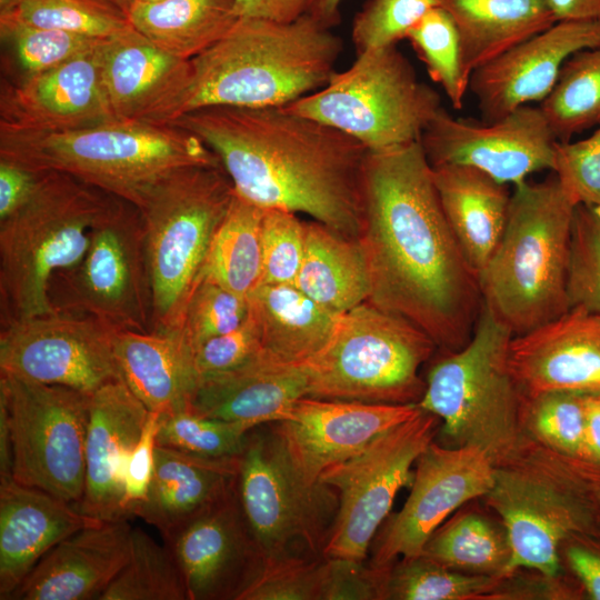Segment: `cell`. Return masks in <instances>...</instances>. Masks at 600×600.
I'll use <instances>...</instances> for the list:
<instances>
[{
  "label": "cell",
  "instance_id": "46",
  "mask_svg": "<svg viewBox=\"0 0 600 600\" xmlns=\"http://www.w3.org/2000/svg\"><path fill=\"white\" fill-rule=\"evenodd\" d=\"M1 37L14 50L24 76L58 67L91 51L103 40L68 31L0 20ZM106 40V39H104Z\"/></svg>",
  "mask_w": 600,
  "mask_h": 600
},
{
  "label": "cell",
  "instance_id": "26",
  "mask_svg": "<svg viewBox=\"0 0 600 600\" xmlns=\"http://www.w3.org/2000/svg\"><path fill=\"white\" fill-rule=\"evenodd\" d=\"M128 519L82 528L57 543L34 566L11 600H99L128 562Z\"/></svg>",
  "mask_w": 600,
  "mask_h": 600
},
{
  "label": "cell",
  "instance_id": "38",
  "mask_svg": "<svg viewBox=\"0 0 600 600\" xmlns=\"http://www.w3.org/2000/svg\"><path fill=\"white\" fill-rule=\"evenodd\" d=\"M514 578L459 572L420 554L390 566L386 600H517Z\"/></svg>",
  "mask_w": 600,
  "mask_h": 600
},
{
  "label": "cell",
  "instance_id": "33",
  "mask_svg": "<svg viewBox=\"0 0 600 600\" xmlns=\"http://www.w3.org/2000/svg\"><path fill=\"white\" fill-rule=\"evenodd\" d=\"M453 18L469 79L482 64L552 27L548 0H440Z\"/></svg>",
  "mask_w": 600,
  "mask_h": 600
},
{
  "label": "cell",
  "instance_id": "2",
  "mask_svg": "<svg viewBox=\"0 0 600 600\" xmlns=\"http://www.w3.org/2000/svg\"><path fill=\"white\" fill-rule=\"evenodd\" d=\"M171 126L192 132L216 153L243 200L302 212L360 238L369 150L350 136L284 107L210 106Z\"/></svg>",
  "mask_w": 600,
  "mask_h": 600
},
{
  "label": "cell",
  "instance_id": "60",
  "mask_svg": "<svg viewBox=\"0 0 600 600\" xmlns=\"http://www.w3.org/2000/svg\"><path fill=\"white\" fill-rule=\"evenodd\" d=\"M570 461L588 493L600 524V464L574 458H570Z\"/></svg>",
  "mask_w": 600,
  "mask_h": 600
},
{
  "label": "cell",
  "instance_id": "48",
  "mask_svg": "<svg viewBox=\"0 0 600 600\" xmlns=\"http://www.w3.org/2000/svg\"><path fill=\"white\" fill-rule=\"evenodd\" d=\"M440 0H369L356 14L351 39L357 54L397 44Z\"/></svg>",
  "mask_w": 600,
  "mask_h": 600
},
{
  "label": "cell",
  "instance_id": "50",
  "mask_svg": "<svg viewBox=\"0 0 600 600\" xmlns=\"http://www.w3.org/2000/svg\"><path fill=\"white\" fill-rule=\"evenodd\" d=\"M261 251L260 283L293 284L304 253V222L293 212L264 209Z\"/></svg>",
  "mask_w": 600,
  "mask_h": 600
},
{
  "label": "cell",
  "instance_id": "15",
  "mask_svg": "<svg viewBox=\"0 0 600 600\" xmlns=\"http://www.w3.org/2000/svg\"><path fill=\"white\" fill-rule=\"evenodd\" d=\"M248 432L240 454L237 494L261 558L288 556L299 540L322 548L338 510V494L296 470L273 431Z\"/></svg>",
  "mask_w": 600,
  "mask_h": 600
},
{
  "label": "cell",
  "instance_id": "29",
  "mask_svg": "<svg viewBox=\"0 0 600 600\" xmlns=\"http://www.w3.org/2000/svg\"><path fill=\"white\" fill-rule=\"evenodd\" d=\"M239 464L240 456L206 458L157 444L149 490L131 517L154 527L167 541L236 489Z\"/></svg>",
  "mask_w": 600,
  "mask_h": 600
},
{
  "label": "cell",
  "instance_id": "20",
  "mask_svg": "<svg viewBox=\"0 0 600 600\" xmlns=\"http://www.w3.org/2000/svg\"><path fill=\"white\" fill-rule=\"evenodd\" d=\"M107 100L117 121L171 126L184 113L192 63L172 56L133 27L101 47Z\"/></svg>",
  "mask_w": 600,
  "mask_h": 600
},
{
  "label": "cell",
  "instance_id": "22",
  "mask_svg": "<svg viewBox=\"0 0 600 600\" xmlns=\"http://www.w3.org/2000/svg\"><path fill=\"white\" fill-rule=\"evenodd\" d=\"M103 42L58 67L6 86L0 129L62 132L117 121L102 81Z\"/></svg>",
  "mask_w": 600,
  "mask_h": 600
},
{
  "label": "cell",
  "instance_id": "7",
  "mask_svg": "<svg viewBox=\"0 0 600 600\" xmlns=\"http://www.w3.org/2000/svg\"><path fill=\"white\" fill-rule=\"evenodd\" d=\"M512 331L483 303L466 346L444 352L430 369L420 409L440 419L448 447H477L494 467L526 447L521 394L508 362Z\"/></svg>",
  "mask_w": 600,
  "mask_h": 600
},
{
  "label": "cell",
  "instance_id": "35",
  "mask_svg": "<svg viewBox=\"0 0 600 600\" xmlns=\"http://www.w3.org/2000/svg\"><path fill=\"white\" fill-rule=\"evenodd\" d=\"M127 17L158 48L186 60L217 43L239 19L234 0L132 2Z\"/></svg>",
  "mask_w": 600,
  "mask_h": 600
},
{
  "label": "cell",
  "instance_id": "32",
  "mask_svg": "<svg viewBox=\"0 0 600 600\" xmlns=\"http://www.w3.org/2000/svg\"><path fill=\"white\" fill-rule=\"evenodd\" d=\"M247 300L262 348L289 363L301 364L316 356L340 314L289 283H259Z\"/></svg>",
  "mask_w": 600,
  "mask_h": 600
},
{
  "label": "cell",
  "instance_id": "36",
  "mask_svg": "<svg viewBox=\"0 0 600 600\" xmlns=\"http://www.w3.org/2000/svg\"><path fill=\"white\" fill-rule=\"evenodd\" d=\"M471 502L431 534L421 556L459 572L510 576L511 546L502 520L488 506Z\"/></svg>",
  "mask_w": 600,
  "mask_h": 600
},
{
  "label": "cell",
  "instance_id": "58",
  "mask_svg": "<svg viewBox=\"0 0 600 600\" xmlns=\"http://www.w3.org/2000/svg\"><path fill=\"white\" fill-rule=\"evenodd\" d=\"M557 21H600V0H548Z\"/></svg>",
  "mask_w": 600,
  "mask_h": 600
},
{
  "label": "cell",
  "instance_id": "6",
  "mask_svg": "<svg viewBox=\"0 0 600 600\" xmlns=\"http://www.w3.org/2000/svg\"><path fill=\"white\" fill-rule=\"evenodd\" d=\"M120 198L68 173L42 171L31 198L0 221L1 328L53 311L50 278L76 266Z\"/></svg>",
  "mask_w": 600,
  "mask_h": 600
},
{
  "label": "cell",
  "instance_id": "8",
  "mask_svg": "<svg viewBox=\"0 0 600 600\" xmlns=\"http://www.w3.org/2000/svg\"><path fill=\"white\" fill-rule=\"evenodd\" d=\"M233 196L221 163L196 164L168 174L139 207L152 288V332L180 328L212 238Z\"/></svg>",
  "mask_w": 600,
  "mask_h": 600
},
{
  "label": "cell",
  "instance_id": "27",
  "mask_svg": "<svg viewBox=\"0 0 600 600\" xmlns=\"http://www.w3.org/2000/svg\"><path fill=\"white\" fill-rule=\"evenodd\" d=\"M308 397L304 368L264 349L241 366L198 380L193 412L252 430L287 418L294 402Z\"/></svg>",
  "mask_w": 600,
  "mask_h": 600
},
{
  "label": "cell",
  "instance_id": "10",
  "mask_svg": "<svg viewBox=\"0 0 600 600\" xmlns=\"http://www.w3.org/2000/svg\"><path fill=\"white\" fill-rule=\"evenodd\" d=\"M503 522L511 546L508 572L566 574L559 549L571 534L600 532L593 506L567 457L528 440L520 454L494 467L482 498Z\"/></svg>",
  "mask_w": 600,
  "mask_h": 600
},
{
  "label": "cell",
  "instance_id": "3",
  "mask_svg": "<svg viewBox=\"0 0 600 600\" xmlns=\"http://www.w3.org/2000/svg\"><path fill=\"white\" fill-rule=\"evenodd\" d=\"M342 49L341 38L308 12L290 22L239 18L191 59L184 113L210 106L284 107L324 87Z\"/></svg>",
  "mask_w": 600,
  "mask_h": 600
},
{
  "label": "cell",
  "instance_id": "12",
  "mask_svg": "<svg viewBox=\"0 0 600 600\" xmlns=\"http://www.w3.org/2000/svg\"><path fill=\"white\" fill-rule=\"evenodd\" d=\"M56 311L98 319L118 331L152 332L153 302L141 212L119 199L94 226L83 258L52 274Z\"/></svg>",
  "mask_w": 600,
  "mask_h": 600
},
{
  "label": "cell",
  "instance_id": "28",
  "mask_svg": "<svg viewBox=\"0 0 600 600\" xmlns=\"http://www.w3.org/2000/svg\"><path fill=\"white\" fill-rule=\"evenodd\" d=\"M101 522L44 490L13 478L0 481V599L10 600L57 543Z\"/></svg>",
  "mask_w": 600,
  "mask_h": 600
},
{
  "label": "cell",
  "instance_id": "17",
  "mask_svg": "<svg viewBox=\"0 0 600 600\" xmlns=\"http://www.w3.org/2000/svg\"><path fill=\"white\" fill-rule=\"evenodd\" d=\"M493 482L494 464L481 449L433 440L416 461L408 499L377 533L371 564L420 556L431 534L462 506L482 499Z\"/></svg>",
  "mask_w": 600,
  "mask_h": 600
},
{
  "label": "cell",
  "instance_id": "55",
  "mask_svg": "<svg viewBox=\"0 0 600 600\" xmlns=\"http://www.w3.org/2000/svg\"><path fill=\"white\" fill-rule=\"evenodd\" d=\"M158 427L159 414L150 412L140 439L127 463L124 510L128 518L131 517L133 507L144 499L151 483L154 469Z\"/></svg>",
  "mask_w": 600,
  "mask_h": 600
},
{
  "label": "cell",
  "instance_id": "49",
  "mask_svg": "<svg viewBox=\"0 0 600 600\" xmlns=\"http://www.w3.org/2000/svg\"><path fill=\"white\" fill-rule=\"evenodd\" d=\"M322 562L261 558L238 600H320Z\"/></svg>",
  "mask_w": 600,
  "mask_h": 600
},
{
  "label": "cell",
  "instance_id": "64",
  "mask_svg": "<svg viewBox=\"0 0 600 600\" xmlns=\"http://www.w3.org/2000/svg\"><path fill=\"white\" fill-rule=\"evenodd\" d=\"M11 0H1V6L10 2Z\"/></svg>",
  "mask_w": 600,
  "mask_h": 600
},
{
  "label": "cell",
  "instance_id": "47",
  "mask_svg": "<svg viewBox=\"0 0 600 600\" xmlns=\"http://www.w3.org/2000/svg\"><path fill=\"white\" fill-rule=\"evenodd\" d=\"M247 316V298L200 277L187 302L179 329L194 353L207 340L238 328Z\"/></svg>",
  "mask_w": 600,
  "mask_h": 600
},
{
  "label": "cell",
  "instance_id": "14",
  "mask_svg": "<svg viewBox=\"0 0 600 600\" xmlns=\"http://www.w3.org/2000/svg\"><path fill=\"white\" fill-rule=\"evenodd\" d=\"M440 419L420 410L372 440L349 459L328 467L319 481L338 494V510L323 546L324 558L362 562L379 528L390 516L412 467L436 439Z\"/></svg>",
  "mask_w": 600,
  "mask_h": 600
},
{
  "label": "cell",
  "instance_id": "42",
  "mask_svg": "<svg viewBox=\"0 0 600 600\" xmlns=\"http://www.w3.org/2000/svg\"><path fill=\"white\" fill-rule=\"evenodd\" d=\"M520 418L533 442L566 457L588 460L586 396L566 391L521 396Z\"/></svg>",
  "mask_w": 600,
  "mask_h": 600
},
{
  "label": "cell",
  "instance_id": "19",
  "mask_svg": "<svg viewBox=\"0 0 600 600\" xmlns=\"http://www.w3.org/2000/svg\"><path fill=\"white\" fill-rule=\"evenodd\" d=\"M418 403L389 404L304 397L272 429L299 474L310 483L380 434L409 420Z\"/></svg>",
  "mask_w": 600,
  "mask_h": 600
},
{
  "label": "cell",
  "instance_id": "62",
  "mask_svg": "<svg viewBox=\"0 0 600 600\" xmlns=\"http://www.w3.org/2000/svg\"><path fill=\"white\" fill-rule=\"evenodd\" d=\"M103 1L117 7L118 9L122 10L126 14L130 7V0H103Z\"/></svg>",
  "mask_w": 600,
  "mask_h": 600
},
{
  "label": "cell",
  "instance_id": "51",
  "mask_svg": "<svg viewBox=\"0 0 600 600\" xmlns=\"http://www.w3.org/2000/svg\"><path fill=\"white\" fill-rule=\"evenodd\" d=\"M552 172L577 204L600 210V128L583 140L557 141Z\"/></svg>",
  "mask_w": 600,
  "mask_h": 600
},
{
  "label": "cell",
  "instance_id": "25",
  "mask_svg": "<svg viewBox=\"0 0 600 600\" xmlns=\"http://www.w3.org/2000/svg\"><path fill=\"white\" fill-rule=\"evenodd\" d=\"M150 411L122 379L91 394L86 439L84 490L77 506L101 521L128 519L124 477Z\"/></svg>",
  "mask_w": 600,
  "mask_h": 600
},
{
  "label": "cell",
  "instance_id": "44",
  "mask_svg": "<svg viewBox=\"0 0 600 600\" xmlns=\"http://www.w3.org/2000/svg\"><path fill=\"white\" fill-rule=\"evenodd\" d=\"M249 431L186 409L159 416L157 444L206 458H231L242 453Z\"/></svg>",
  "mask_w": 600,
  "mask_h": 600
},
{
  "label": "cell",
  "instance_id": "63",
  "mask_svg": "<svg viewBox=\"0 0 600 600\" xmlns=\"http://www.w3.org/2000/svg\"><path fill=\"white\" fill-rule=\"evenodd\" d=\"M156 1H160V0H130V4L132 2H156Z\"/></svg>",
  "mask_w": 600,
  "mask_h": 600
},
{
  "label": "cell",
  "instance_id": "24",
  "mask_svg": "<svg viewBox=\"0 0 600 600\" xmlns=\"http://www.w3.org/2000/svg\"><path fill=\"white\" fill-rule=\"evenodd\" d=\"M508 362L521 396L549 391L600 396V316L574 307L513 336Z\"/></svg>",
  "mask_w": 600,
  "mask_h": 600
},
{
  "label": "cell",
  "instance_id": "37",
  "mask_svg": "<svg viewBox=\"0 0 600 600\" xmlns=\"http://www.w3.org/2000/svg\"><path fill=\"white\" fill-rule=\"evenodd\" d=\"M264 209L239 196L231 204L210 243L200 277L247 298L262 274L261 227ZM199 277V278H200Z\"/></svg>",
  "mask_w": 600,
  "mask_h": 600
},
{
  "label": "cell",
  "instance_id": "9",
  "mask_svg": "<svg viewBox=\"0 0 600 600\" xmlns=\"http://www.w3.org/2000/svg\"><path fill=\"white\" fill-rule=\"evenodd\" d=\"M437 346L406 318L367 300L337 318L326 346L303 362L308 397L369 403H418L421 366Z\"/></svg>",
  "mask_w": 600,
  "mask_h": 600
},
{
  "label": "cell",
  "instance_id": "52",
  "mask_svg": "<svg viewBox=\"0 0 600 600\" xmlns=\"http://www.w3.org/2000/svg\"><path fill=\"white\" fill-rule=\"evenodd\" d=\"M390 566L364 567L360 561L326 558L320 600H386Z\"/></svg>",
  "mask_w": 600,
  "mask_h": 600
},
{
  "label": "cell",
  "instance_id": "30",
  "mask_svg": "<svg viewBox=\"0 0 600 600\" xmlns=\"http://www.w3.org/2000/svg\"><path fill=\"white\" fill-rule=\"evenodd\" d=\"M114 354L120 377L150 412L190 409L198 384L193 350L180 329L118 331Z\"/></svg>",
  "mask_w": 600,
  "mask_h": 600
},
{
  "label": "cell",
  "instance_id": "13",
  "mask_svg": "<svg viewBox=\"0 0 600 600\" xmlns=\"http://www.w3.org/2000/svg\"><path fill=\"white\" fill-rule=\"evenodd\" d=\"M91 394L0 373L16 481L80 503Z\"/></svg>",
  "mask_w": 600,
  "mask_h": 600
},
{
  "label": "cell",
  "instance_id": "23",
  "mask_svg": "<svg viewBox=\"0 0 600 600\" xmlns=\"http://www.w3.org/2000/svg\"><path fill=\"white\" fill-rule=\"evenodd\" d=\"M164 543L178 561L189 600H238L261 560L237 486Z\"/></svg>",
  "mask_w": 600,
  "mask_h": 600
},
{
  "label": "cell",
  "instance_id": "21",
  "mask_svg": "<svg viewBox=\"0 0 600 600\" xmlns=\"http://www.w3.org/2000/svg\"><path fill=\"white\" fill-rule=\"evenodd\" d=\"M600 44V21L562 20L476 69L468 89L483 121L500 119L532 101L542 102L566 60Z\"/></svg>",
  "mask_w": 600,
  "mask_h": 600
},
{
  "label": "cell",
  "instance_id": "18",
  "mask_svg": "<svg viewBox=\"0 0 600 600\" xmlns=\"http://www.w3.org/2000/svg\"><path fill=\"white\" fill-rule=\"evenodd\" d=\"M420 143L431 166H470L518 186L533 172L552 171L557 139L539 107L521 106L491 122L454 118L442 107Z\"/></svg>",
  "mask_w": 600,
  "mask_h": 600
},
{
  "label": "cell",
  "instance_id": "39",
  "mask_svg": "<svg viewBox=\"0 0 600 600\" xmlns=\"http://www.w3.org/2000/svg\"><path fill=\"white\" fill-rule=\"evenodd\" d=\"M557 141L600 126V44L571 54L539 106Z\"/></svg>",
  "mask_w": 600,
  "mask_h": 600
},
{
  "label": "cell",
  "instance_id": "1",
  "mask_svg": "<svg viewBox=\"0 0 600 600\" xmlns=\"http://www.w3.org/2000/svg\"><path fill=\"white\" fill-rule=\"evenodd\" d=\"M359 239L369 301L414 323L443 353L468 343L482 307L479 280L448 224L420 141L368 151Z\"/></svg>",
  "mask_w": 600,
  "mask_h": 600
},
{
  "label": "cell",
  "instance_id": "11",
  "mask_svg": "<svg viewBox=\"0 0 600 600\" xmlns=\"http://www.w3.org/2000/svg\"><path fill=\"white\" fill-rule=\"evenodd\" d=\"M286 109L330 126L379 151L420 141L442 108L397 44L359 53L321 89Z\"/></svg>",
  "mask_w": 600,
  "mask_h": 600
},
{
  "label": "cell",
  "instance_id": "31",
  "mask_svg": "<svg viewBox=\"0 0 600 600\" xmlns=\"http://www.w3.org/2000/svg\"><path fill=\"white\" fill-rule=\"evenodd\" d=\"M432 174L448 224L479 276L506 228L511 198L508 184L462 164L432 166Z\"/></svg>",
  "mask_w": 600,
  "mask_h": 600
},
{
  "label": "cell",
  "instance_id": "57",
  "mask_svg": "<svg viewBox=\"0 0 600 600\" xmlns=\"http://www.w3.org/2000/svg\"><path fill=\"white\" fill-rule=\"evenodd\" d=\"M311 0H234L239 18L290 22L308 12Z\"/></svg>",
  "mask_w": 600,
  "mask_h": 600
},
{
  "label": "cell",
  "instance_id": "41",
  "mask_svg": "<svg viewBox=\"0 0 600 600\" xmlns=\"http://www.w3.org/2000/svg\"><path fill=\"white\" fill-rule=\"evenodd\" d=\"M0 20L110 39L131 29L127 14L103 0H11Z\"/></svg>",
  "mask_w": 600,
  "mask_h": 600
},
{
  "label": "cell",
  "instance_id": "56",
  "mask_svg": "<svg viewBox=\"0 0 600 600\" xmlns=\"http://www.w3.org/2000/svg\"><path fill=\"white\" fill-rule=\"evenodd\" d=\"M42 171L0 159V221L19 210L36 191Z\"/></svg>",
  "mask_w": 600,
  "mask_h": 600
},
{
  "label": "cell",
  "instance_id": "40",
  "mask_svg": "<svg viewBox=\"0 0 600 600\" xmlns=\"http://www.w3.org/2000/svg\"><path fill=\"white\" fill-rule=\"evenodd\" d=\"M99 600H189L172 550L141 528L131 530L128 562Z\"/></svg>",
  "mask_w": 600,
  "mask_h": 600
},
{
  "label": "cell",
  "instance_id": "59",
  "mask_svg": "<svg viewBox=\"0 0 600 600\" xmlns=\"http://www.w3.org/2000/svg\"><path fill=\"white\" fill-rule=\"evenodd\" d=\"M584 439L588 461L600 464V396H586Z\"/></svg>",
  "mask_w": 600,
  "mask_h": 600
},
{
  "label": "cell",
  "instance_id": "4",
  "mask_svg": "<svg viewBox=\"0 0 600 600\" xmlns=\"http://www.w3.org/2000/svg\"><path fill=\"white\" fill-rule=\"evenodd\" d=\"M552 172L514 186L503 234L478 276L483 303L513 333H526L567 310L574 208Z\"/></svg>",
  "mask_w": 600,
  "mask_h": 600
},
{
  "label": "cell",
  "instance_id": "5",
  "mask_svg": "<svg viewBox=\"0 0 600 600\" xmlns=\"http://www.w3.org/2000/svg\"><path fill=\"white\" fill-rule=\"evenodd\" d=\"M0 159L68 173L138 208L171 172L220 163L200 138L182 128L123 121L62 132L0 129Z\"/></svg>",
  "mask_w": 600,
  "mask_h": 600
},
{
  "label": "cell",
  "instance_id": "61",
  "mask_svg": "<svg viewBox=\"0 0 600 600\" xmlns=\"http://www.w3.org/2000/svg\"><path fill=\"white\" fill-rule=\"evenodd\" d=\"M343 0H311L308 13L329 28L340 21V4Z\"/></svg>",
  "mask_w": 600,
  "mask_h": 600
},
{
  "label": "cell",
  "instance_id": "54",
  "mask_svg": "<svg viewBox=\"0 0 600 600\" xmlns=\"http://www.w3.org/2000/svg\"><path fill=\"white\" fill-rule=\"evenodd\" d=\"M562 569L590 599L600 600V532L574 533L560 546Z\"/></svg>",
  "mask_w": 600,
  "mask_h": 600
},
{
  "label": "cell",
  "instance_id": "53",
  "mask_svg": "<svg viewBox=\"0 0 600 600\" xmlns=\"http://www.w3.org/2000/svg\"><path fill=\"white\" fill-rule=\"evenodd\" d=\"M262 349L257 329L247 316L234 330L211 338L194 350L193 361L198 380L234 369Z\"/></svg>",
  "mask_w": 600,
  "mask_h": 600
},
{
  "label": "cell",
  "instance_id": "16",
  "mask_svg": "<svg viewBox=\"0 0 600 600\" xmlns=\"http://www.w3.org/2000/svg\"><path fill=\"white\" fill-rule=\"evenodd\" d=\"M118 330L92 317L51 311L1 328L0 373L93 393L121 379Z\"/></svg>",
  "mask_w": 600,
  "mask_h": 600
},
{
  "label": "cell",
  "instance_id": "34",
  "mask_svg": "<svg viewBox=\"0 0 600 600\" xmlns=\"http://www.w3.org/2000/svg\"><path fill=\"white\" fill-rule=\"evenodd\" d=\"M293 284L338 314L369 300L371 276L360 239L304 222V253Z\"/></svg>",
  "mask_w": 600,
  "mask_h": 600
},
{
  "label": "cell",
  "instance_id": "45",
  "mask_svg": "<svg viewBox=\"0 0 600 600\" xmlns=\"http://www.w3.org/2000/svg\"><path fill=\"white\" fill-rule=\"evenodd\" d=\"M568 307L600 316V210L574 208L567 276Z\"/></svg>",
  "mask_w": 600,
  "mask_h": 600
},
{
  "label": "cell",
  "instance_id": "43",
  "mask_svg": "<svg viewBox=\"0 0 600 600\" xmlns=\"http://www.w3.org/2000/svg\"><path fill=\"white\" fill-rule=\"evenodd\" d=\"M408 39L454 109H462L469 77L462 64L461 46L452 16L441 6L430 9L408 32Z\"/></svg>",
  "mask_w": 600,
  "mask_h": 600
}]
</instances>
